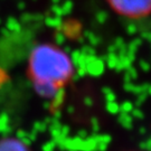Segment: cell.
Returning a JSON list of instances; mask_svg holds the SVG:
<instances>
[{"label": "cell", "mask_w": 151, "mask_h": 151, "mask_svg": "<svg viewBox=\"0 0 151 151\" xmlns=\"http://www.w3.org/2000/svg\"><path fill=\"white\" fill-rule=\"evenodd\" d=\"M29 73L42 94L50 95L70 80L73 65L64 50L53 45H38L29 57Z\"/></svg>", "instance_id": "1"}, {"label": "cell", "mask_w": 151, "mask_h": 151, "mask_svg": "<svg viewBox=\"0 0 151 151\" xmlns=\"http://www.w3.org/2000/svg\"><path fill=\"white\" fill-rule=\"evenodd\" d=\"M115 12L127 18H143L151 14V0H108Z\"/></svg>", "instance_id": "2"}, {"label": "cell", "mask_w": 151, "mask_h": 151, "mask_svg": "<svg viewBox=\"0 0 151 151\" xmlns=\"http://www.w3.org/2000/svg\"><path fill=\"white\" fill-rule=\"evenodd\" d=\"M0 151H30L26 143L18 138L7 137L0 140Z\"/></svg>", "instance_id": "3"}]
</instances>
